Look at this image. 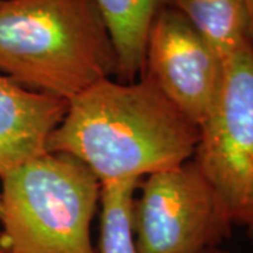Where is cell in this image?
<instances>
[{
	"instance_id": "cell-8",
	"label": "cell",
	"mask_w": 253,
	"mask_h": 253,
	"mask_svg": "<svg viewBox=\"0 0 253 253\" xmlns=\"http://www.w3.org/2000/svg\"><path fill=\"white\" fill-rule=\"evenodd\" d=\"M96 3L107 23L117 56L116 79H139L148 33L165 0H96Z\"/></svg>"
},
{
	"instance_id": "cell-5",
	"label": "cell",
	"mask_w": 253,
	"mask_h": 253,
	"mask_svg": "<svg viewBox=\"0 0 253 253\" xmlns=\"http://www.w3.org/2000/svg\"><path fill=\"white\" fill-rule=\"evenodd\" d=\"M134 201V232L141 253H201L232 235L221 199L191 158L146 176Z\"/></svg>"
},
{
	"instance_id": "cell-3",
	"label": "cell",
	"mask_w": 253,
	"mask_h": 253,
	"mask_svg": "<svg viewBox=\"0 0 253 253\" xmlns=\"http://www.w3.org/2000/svg\"><path fill=\"white\" fill-rule=\"evenodd\" d=\"M0 180V231L7 252L96 253L91 224L101 184L83 163L46 152Z\"/></svg>"
},
{
	"instance_id": "cell-14",
	"label": "cell",
	"mask_w": 253,
	"mask_h": 253,
	"mask_svg": "<svg viewBox=\"0 0 253 253\" xmlns=\"http://www.w3.org/2000/svg\"><path fill=\"white\" fill-rule=\"evenodd\" d=\"M0 217H1V200H0Z\"/></svg>"
},
{
	"instance_id": "cell-1",
	"label": "cell",
	"mask_w": 253,
	"mask_h": 253,
	"mask_svg": "<svg viewBox=\"0 0 253 253\" xmlns=\"http://www.w3.org/2000/svg\"><path fill=\"white\" fill-rule=\"evenodd\" d=\"M199 136V126L148 76L107 78L69 101L48 152L78 159L106 184L141 180L187 162Z\"/></svg>"
},
{
	"instance_id": "cell-11",
	"label": "cell",
	"mask_w": 253,
	"mask_h": 253,
	"mask_svg": "<svg viewBox=\"0 0 253 253\" xmlns=\"http://www.w3.org/2000/svg\"><path fill=\"white\" fill-rule=\"evenodd\" d=\"M245 10H246V20H248V36L253 46V0H244Z\"/></svg>"
},
{
	"instance_id": "cell-13",
	"label": "cell",
	"mask_w": 253,
	"mask_h": 253,
	"mask_svg": "<svg viewBox=\"0 0 253 253\" xmlns=\"http://www.w3.org/2000/svg\"><path fill=\"white\" fill-rule=\"evenodd\" d=\"M0 253H9L7 252V246L4 244V239H3V234L0 231Z\"/></svg>"
},
{
	"instance_id": "cell-4",
	"label": "cell",
	"mask_w": 253,
	"mask_h": 253,
	"mask_svg": "<svg viewBox=\"0 0 253 253\" xmlns=\"http://www.w3.org/2000/svg\"><path fill=\"white\" fill-rule=\"evenodd\" d=\"M193 159L253 248V46L222 61L215 101L199 126Z\"/></svg>"
},
{
	"instance_id": "cell-9",
	"label": "cell",
	"mask_w": 253,
	"mask_h": 253,
	"mask_svg": "<svg viewBox=\"0 0 253 253\" xmlns=\"http://www.w3.org/2000/svg\"><path fill=\"white\" fill-rule=\"evenodd\" d=\"M224 61L249 42L244 0H165Z\"/></svg>"
},
{
	"instance_id": "cell-10",
	"label": "cell",
	"mask_w": 253,
	"mask_h": 253,
	"mask_svg": "<svg viewBox=\"0 0 253 253\" xmlns=\"http://www.w3.org/2000/svg\"><path fill=\"white\" fill-rule=\"evenodd\" d=\"M141 180L101 184L100 235L96 253H141L134 232V201Z\"/></svg>"
},
{
	"instance_id": "cell-12",
	"label": "cell",
	"mask_w": 253,
	"mask_h": 253,
	"mask_svg": "<svg viewBox=\"0 0 253 253\" xmlns=\"http://www.w3.org/2000/svg\"><path fill=\"white\" fill-rule=\"evenodd\" d=\"M201 253H238V252H232V251H228L225 248L222 246H218V248H212V249H208V251H204Z\"/></svg>"
},
{
	"instance_id": "cell-2",
	"label": "cell",
	"mask_w": 253,
	"mask_h": 253,
	"mask_svg": "<svg viewBox=\"0 0 253 253\" xmlns=\"http://www.w3.org/2000/svg\"><path fill=\"white\" fill-rule=\"evenodd\" d=\"M0 73L68 103L117 76L114 45L96 0H0Z\"/></svg>"
},
{
	"instance_id": "cell-6",
	"label": "cell",
	"mask_w": 253,
	"mask_h": 253,
	"mask_svg": "<svg viewBox=\"0 0 253 253\" xmlns=\"http://www.w3.org/2000/svg\"><path fill=\"white\" fill-rule=\"evenodd\" d=\"M142 75L200 126L219 90L222 61L179 11L163 4L148 33Z\"/></svg>"
},
{
	"instance_id": "cell-7",
	"label": "cell",
	"mask_w": 253,
	"mask_h": 253,
	"mask_svg": "<svg viewBox=\"0 0 253 253\" xmlns=\"http://www.w3.org/2000/svg\"><path fill=\"white\" fill-rule=\"evenodd\" d=\"M68 101L28 90L0 73V179L48 152V141Z\"/></svg>"
}]
</instances>
